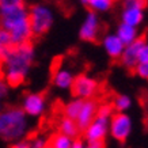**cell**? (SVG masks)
I'll list each match as a JSON object with an SVG mask.
<instances>
[{
    "mask_svg": "<svg viewBox=\"0 0 148 148\" xmlns=\"http://www.w3.org/2000/svg\"><path fill=\"white\" fill-rule=\"evenodd\" d=\"M34 61V48L30 42L12 45L7 57L1 61L4 64V77L7 84L18 87L26 79Z\"/></svg>",
    "mask_w": 148,
    "mask_h": 148,
    "instance_id": "cell-1",
    "label": "cell"
},
{
    "mask_svg": "<svg viewBox=\"0 0 148 148\" xmlns=\"http://www.w3.org/2000/svg\"><path fill=\"white\" fill-rule=\"evenodd\" d=\"M0 14H1V29L10 32L14 45L30 42V38L34 36V33L30 23V15L29 11L25 8V5L0 8Z\"/></svg>",
    "mask_w": 148,
    "mask_h": 148,
    "instance_id": "cell-2",
    "label": "cell"
},
{
    "mask_svg": "<svg viewBox=\"0 0 148 148\" xmlns=\"http://www.w3.org/2000/svg\"><path fill=\"white\" fill-rule=\"evenodd\" d=\"M27 132L26 112L10 108L0 114V136L4 141H19Z\"/></svg>",
    "mask_w": 148,
    "mask_h": 148,
    "instance_id": "cell-3",
    "label": "cell"
},
{
    "mask_svg": "<svg viewBox=\"0 0 148 148\" xmlns=\"http://www.w3.org/2000/svg\"><path fill=\"white\" fill-rule=\"evenodd\" d=\"M30 23L34 36H42L50 30L54 22V14L49 5L46 4H36L33 5L30 11Z\"/></svg>",
    "mask_w": 148,
    "mask_h": 148,
    "instance_id": "cell-4",
    "label": "cell"
},
{
    "mask_svg": "<svg viewBox=\"0 0 148 148\" xmlns=\"http://www.w3.org/2000/svg\"><path fill=\"white\" fill-rule=\"evenodd\" d=\"M112 137L117 141L124 143L132 133V120L128 114L118 112L110 118V132Z\"/></svg>",
    "mask_w": 148,
    "mask_h": 148,
    "instance_id": "cell-5",
    "label": "cell"
},
{
    "mask_svg": "<svg viewBox=\"0 0 148 148\" xmlns=\"http://www.w3.org/2000/svg\"><path fill=\"white\" fill-rule=\"evenodd\" d=\"M109 132H110V118L97 116L94 121L84 129V137L88 143L103 141Z\"/></svg>",
    "mask_w": 148,
    "mask_h": 148,
    "instance_id": "cell-6",
    "label": "cell"
},
{
    "mask_svg": "<svg viewBox=\"0 0 148 148\" xmlns=\"http://www.w3.org/2000/svg\"><path fill=\"white\" fill-rule=\"evenodd\" d=\"M72 92L76 98L82 99H91L98 90V83L95 79L87 76V75H79L75 77L72 84Z\"/></svg>",
    "mask_w": 148,
    "mask_h": 148,
    "instance_id": "cell-7",
    "label": "cell"
},
{
    "mask_svg": "<svg viewBox=\"0 0 148 148\" xmlns=\"http://www.w3.org/2000/svg\"><path fill=\"white\" fill-rule=\"evenodd\" d=\"M145 44V40L139 37L135 42H132L129 45L125 46L124 53L120 57V61L125 68L130 69V71H135L136 65L139 64V56H140V50Z\"/></svg>",
    "mask_w": 148,
    "mask_h": 148,
    "instance_id": "cell-8",
    "label": "cell"
},
{
    "mask_svg": "<svg viewBox=\"0 0 148 148\" xmlns=\"http://www.w3.org/2000/svg\"><path fill=\"white\" fill-rule=\"evenodd\" d=\"M99 33V19L95 11H90L86 15V19L79 30V37L80 40L87 41V42H94L98 37Z\"/></svg>",
    "mask_w": 148,
    "mask_h": 148,
    "instance_id": "cell-9",
    "label": "cell"
},
{
    "mask_svg": "<svg viewBox=\"0 0 148 148\" xmlns=\"http://www.w3.org/2000/svg\"><path fill=\"white\" fill-rule=\"evenodd\" d=\"M23 110L26 112L27 116L30 117H40L45 112V98L42 94L32 92L27 94L23 99Z\"/></svg>",
    "mask_w": 148,
    "mask_h": 148,
    "instance_id": "cell-10",
    "label": "cell"
},
{
    "mask_svg": "<svg viewBox=\"0 0 148 148\" xmlns=\"http://www.w3.org/2000/svg\"><path fill=\"white\" fill-rule=\"evenodd\" d=\"M97 116H98V105L92 99H86L84 103H83V108H82L80 113H79V116L76 118L79 128L82 130H84L91 122L94 121Z\"/></svg>",
    "mask_w": 148,
    "mask_h": 148,
    "instance_id": "cell-11",
    "label": "cell"
},
{
    "mask_svg": "<svg viewBox=\"0 0 148 148\" xmlns=\"http://www.w3.org/2000/svg\"><path fill=\"white\" fill-rule=\"evenodd\" d=\"M102 45L108 56L112 58H120L124 53V49H125V44L122 42L121 38L117 34L105 36L102 40Z\"/></svg>",
    "mask_w": 148,
    "mask_h": 148,
    "instance_id": "cell-12",
    "label": "cell"
},
{
    "mask_svg": "<svg viewBox=\"0 0 148 148\" xmlns=\"http://www.w3.org/2000/svg\"><path fill=\"white\" fill-rule=\"evenodd\" d=\"M73 80H75V76L68 69L61 68V69H57V71L54 72L53 83L60 90H69V88H72Z\"/></svg>",
    "mask_w": 148,
    "mask_h": 148,
    "instance_id": "cell-13",
    "label": "cell"
},
{
    "mask_svg": "<svg viewBox=\"0 0 148 148\" xmlns=\"http://www.w3.org/2000/svg\"><path fill=\"white\" fill-rule=\"evenodd\" d=\"M116 34L121 38V41L125 44V46L132 44V42H135L139 38L137 27L132 26V25H128V23H124V22H121V25L117 27Z\"/></svg>",
    "mask_w": 148,
    "mask_h": 148,
    "instance_id": "cell-14",
    "label": "cell"
},
{
    "mask_svg": "<svg viewBox=\"0 0 148 148\" xmlns=\"http://www.w3.org/2000/svg\"><path fill=\"white\" fill-rule=\"evenodd\" d=\"M144 14L143 8H136V7H124L121 14V21L124 23L132 25V26H139L143 22Z\"/></svg>",
    "mask_w": 148,
    "mask_h": 148,
    "instance_id": "cell-15",
    "label": "cell"
},
{
    "mask_svg": "<svg viewBox=\"0 0 148 148\" xmlns=\"http://www.w3.org/2000/svg\"><path fill=\"white\" fill-rule=\"evenodd\" d=\"M79 130L82 129L77 125L76 120H72V118H69L67 116L64 117L63 120L60 121V124H58V132H63V133L71 136V137H76Z\"/></svg>",
    "mask_w": 148,
    "mask_h": 148,
    "instance_id": "cell-16",
    "label": "cell"
},
{
    "mask_svg": "<svg viewBox=\"0 0 148 148\" xmlns=\"http://www.w3.org/2000/svg\"><path fill=\"white\" fill-rule=\"evenodd\" d=\"M80 1L95 12H106L112 8L114 3V0H80Z\"/></svg>",
    "mask_w": 148,
    "mask_h": 148,
    "instance_id": "cell-17",
    "label": "cell"
},
{
    "mask_svg": "<svg viewBox=\"0 0 148 148\" xmlns=\"http://www.w3.org/2000/svg\"><path fill=\"white\" fill-rule=\"evenodd\" d=\"M83 103H84V99L82 98H76L69 101L65 105V108H64V114L67 117H69V118H72V120H76L82 108H83Z\"/></svg>",
    "mask_w": 148,
    "mask_h": 148,
    "instance_id": "cell-18",
    "label": "cell"
},
{
    "mask_svg": "<svg viewBox=\"0 0 148 148\" xmlns=\"http://www.w3.org/2000/svg\"><path fill=\"white\" fill-rule=\"evenodd\" d=\"M73 137L65 135L63 132H58L56 135H53L49 140V144L53 148H71L72 143H73Z\"/></svg>",
    "mask_w": 148,
    "mask_h": 148,
    "instance_id": "cell-19",
    "label": "cell"
},
{
    "mask_svg": "<svg viewBox=\"0 0 148 148\" xmlns=\"http://www.w3.org/2000/svg\"><path fill=\"white\" fill-rule=\"evenodd\" d=\"M113 106L117 112H122L125 113L128 109L132 106V101L128 95H117L114 98V102H113Z\"/></svg>",
    "mask_w": 148,
    "mask_h": 148,
    "instance_id": "cell-20",
    "label": "cell"
},
{
    "mask_svg": "<svg viewBox=\"0 0 148 148\" xmlns=\"http://www.w3.org/2000/svg\"><path fill=\"white\" fill-rule=\"evenodd\" d=\"M135 73L139 77L144 79V80H148V63H141V61H139V64H137L135 68Z\"/></svg>",
    "mask_w": 148,
    "mask_h": 148,
    "instance_id": "cell-21",
    "label": "cell"
},
{
    "mask_svg": "<svg viewBox=\"0 0 148 148\" xmlns=\"http://www.w3.org/2000/svg\"><path fill=\"white\" fill-rule=\"evenodd\" d=\"M0 45L3 46H11L12 44V37L10 34V32H7L5 29L0 30Z\"/></svg>",
    "mask_w": 148,
    "mask_h": 148,
    "instance_id": "cell-22",
    "label": "cell"
},
{
    "mask_svg": "<svg viewBox=\"0 0 148 148\" xmlns=\"http://www.w3.org/2000/svg\"><path fill=\"white\" fill-rule=\"evenodd\" d=\"M124 7H136V8H145L147 0H122Z\"/></svg>",
    "mask_w": 148,
    "mask_h": 148,
    "instance_id": "cell-23",
    "label": "cell"
},
{
    "mask_svg": "<svg viewBox=\"0 0 148 148\" xmlns=\"http://www.w3.org/2000/svg\"><path fill=\"white\" fill-rule=\"evenodd\" d=\"M98 116L112 118L113 117V106L112 105H101L98 108Z\"/></svg>",
    "mask_w": 148,
    "mask_h": 148,
    "instance_id": "cell-24",
    "label": "cell"
},
{
    "mask_svg": "<svg viewBox=\"0 0 148 148\" xmlns=\"http://www.w3.org/2000/svg\"><path fill=\"white\" fill-rule=\"evenodd\" d=\"M16 5H23V0H0V8H10Z\"/></svg>",
    "mask_w": 148,
    "mask_h": 148,
    "instance_id": "cell-25",
    "label": "cell"
},
{
    "mask_svg": "<svg viewBox=\"0 0 148 148\" xmlns=\"http://www.w3.org/2000/svg\"><path fill=\"white\" fill-rule=\"evenodd\" d=\"M32 148H45L46 147V140L44 137H34L30 141Z\"/></svg>",
    "mask_w": 148,
    "mask_h": 148,
    "instance_id": "cell-26",
    "label": "cell"
},
{
    "mask_svg": "<svg viewBox=\"0 0 148 148\" xmlns=\"http://www.w3.org/2000/svg\"><path fill=\"white\" fill-rule=\"evenodd\" d=\"M139 61L141 63H148V44L145 42L144 46L140 50V56H139Z\"/></svg>",
    "mask_w": 148,
    "mask_h": 148,
    "instance_id": "cell-27",
    "label": "cell"
},
{
    "mask_svg": "<svg viewBox=\"0 0 148 148\" xmlns=\"http://www.w3.org/2000/svg\"><path fill=\"white\" fill-rule=\"evenodd\" d=\"M11 148H32V144L30 141H15V143L11 145Z\"/></svg>",
    "mask_w": 148,
    "mask_h": 148,
    "instance_id": "cell-28",
    "label": "cell"
},
{
    "mask_svg": "<svg viewBox=\"0 0 148 148\" xmlns=\"http://www.w3.org/2000/svg\"><path fill=\"white\" fill-rule=\"evenodd\" d=\"M86 148H105V145H103V141H94V143H88Z\"/></svg>",
    "mask_w": 148,
    "mask_h": 148,
    "instance_id": "cell-29",
    "label": "cell"
},
{
    "mask_svg": "<svg viewBox=\"0 0 148 148\" xmlns=\"http://www.w3.org/2000/svg\"><path fill=\"white\" fill-rule=\"evenodd\" d=\"M71 148H86V145H84V143H83L82 140L76 139V140H73V143H72Z\"/></svg>",
    "mask_w": 148,
    "mask_h": 148,
    "instance_id": "cell-30",
    "label": "cell"
},
{
    "mask_svg": "<svg viewBox=\"0 0 148 148\" xmlns=\"http://www.w3.org/2000/svg\"><path fill=\"white\" fill-rule=\"evenodd\" d=\"M0 87H1V95H4L5 92H7V86H5L4 83H1V86H0Z\"/></svg>",
    "mask_w": 148,
    "mask_h": 148,
    "instance_id": "cell-31",
    "label": "cell"
},
{
    "mask_svg": "<svg viewBox=\"0 0 148 148\" xmlns=\"http://www.w3.org/2000/svg\"><path fill=\"white\" fill-rule=\"evenodd\" d=\"M45 148H53V147H52V145H50V144H49V145H46Z\"/></svg>",
    "mask_w": 148,
    "mask_h": 148,
    "instance_id": "cell-32",
    "label": "cell"
}]
</instances>
